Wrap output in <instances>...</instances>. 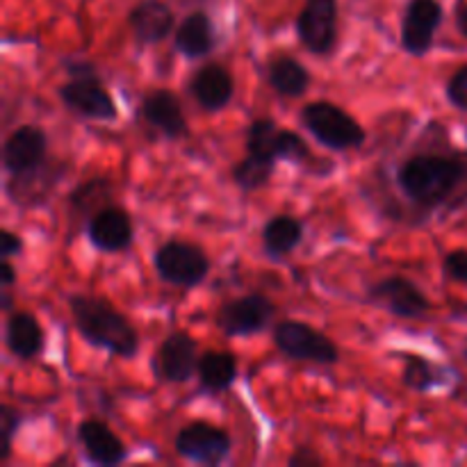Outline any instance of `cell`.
I'll return each instance as SVG.
<instances>
[{"instance_id": "obj_1", "label": "cell", "mask_w": 467, "mask_h": 467, "mask_svg": "<svg viewBox=\"0 0 467 467\" xmlns=\"http://www.w3.org/2000/svg\"><path fill=\"white\" fill-rule=\"evenodd\" d=\"M465 181L467 160L461 155L438 153V150L410 155L406 162H401L395 176L401 194L424 213L445 205L463 187Z\"/></svg>"}, {"instance_id": "obj_2", "label": "cell", "mask_w": 467, "mask_h": 467, "mask_svg": "<svg viewBox=\"0 0 467 467\" xmlns=\"http://www.w3.org/2000/svg\"><path fill=\"white\" fill-rule=\"evenodd\" d=\"M67 306L73 327L87 345L126 360L140 354V333L112 301L96 295H68Z\"/></svg>"}, {"instance_id": "obj_3", "label": "cell", "mask_w": 467, "mask_h": 467, "mask_svg": "<svg viewBox=\"0 0 467 467\" xmlns=\"http://www.w3.org/2000/svg\"><path fill=\"white\" fill-rule=\"evenodd\" d=\"M68 80L57 87V96L64 108L89 121H117L119 108L114 96L89 62H71L67 67Z\"/></svg>"}, {"instance_id": "obj_4", "label": "cell", "mask_w": 467, "mask_h": 467, "mask_svg": "<svg viewBox=\"0 0 467 467\" xmlns=\"http://www.w3.org/2000/svg\"><path fill=\"white\" fill-rule=\"evenodd\" d=\"M299 119L308 135L328 150H356L368 141V132L356 121L354 114L342 109L333 100L319 99L306 103Z\"/></svg>"}, {"instance_id": "obj_5", "label": "cell", "mask_w": 467, "mask_h": 467, "mask_svg": "<svg viewBox=\"0 0 467 467\" xmlns=\"http://www.w3.org/2000/svg\"><path fill=\"white\" fill-rule=\"evenodd\" d=\"M153 267L160 281L167 285L194 290V287L203 285L205 278L210 276L213 263L199 244L185 240H169L155 249Z\"/></svg>"}, {"instance_id": "obj_6", "label": "cell", "mask_w": 467, "mask_h": 467, "mask_svg": "<svg viewBox=\"0 0 467 467\" xmlns=\"http://www.w3.org/2000/svg\"><path fill=\"white\" fill-rule=\"evenodd\" d=\"M272 340L285 358L296 360V363H313L324 365V368L340 363V349L336 342L301 319L278 322L274 327Z\"/></svg>"}, {"instance_id": "obj_7", "label": "cell", "mask_w": 467, "mask_h": 467, "mask_svg": "<svg viewBox=\"0 0 467 467\" xmlns=\"http://www.w3.org/2000/svg\"><path fill=\"white\" fill-rule=\"evenodd\" d=\"M276 317V304L263 292L226 301L214 315V324L226 337H251L267 331Z\"/></svg>"}, {"instance_id": "obj_8", "label": "cell", "mask_w": 467, "mask_h": 467, "mask_svg": "<svg viewBox=\"0 0 467 467\" xmlns=\"http://www.w3.org/2000/svg\"><path fill=\"white\" fill-rule=\"evenodd\" d=\"M173 450L190 463L217 467L231 456L233 438L228 436L226 429L205 422V420H196L178 429L173 438Z\"/></svg>"}, {"instance_id": "obj_9", "label": "cell", "mask_w": 467, "mask_h": 467, "mask_svg": "<svg viewBox=\"0 0 467 467\" xmlns=\"http://www.w3.org/2000/svg\"><path fill=\"white\" fill-rule=\"evenodd\" d=\"M365 299L369 306L383 308L400 319H424L433 306L418 283L400 274L374 281L368 287Z\"/></svg>"}, {"instance_id": "obj_10", "label": "cell", "mask_w": 467, "mask_h": 467, "mask_svg": "<svg viewBox=\"0 0 467 467\" xmlns=\"http://www.w3.org/2000/svg\"><path fill=\"white\" fill-rule=\"evenodd\" d=\"M337 0H306L296 16V36L310 55H331L337 44Z\"/></svg>"}, {"instance_id": "obj_11", "label": "cell", "mask_w": 467, "mask_h": 467, "mask_svg": "<svg viewBox=\"0 0 467 467\" xmlns=\"http://www.w3.org/2000/svg\"><path fill=\"white\" fill-rule=\"evenodd\" d=\"M445 21L441 0H406L400 23V44L413 57H424L433 48Z\"/></svg>"}, {"instance_id": "obj_12", "label": "cell", "mask_w": 467, "mask_h": 467, "mask_svg": "<svg viewBox=\"0 0 467 467\" xmlns=\"http://www.w3.org/2000/svg\"><path fill=\"white\" fill-rule=\"evenodd\" d=\"M48 162V135L39 126H18L3 144V167L9 178H23L39 171Z\"/></svg>"}, {"instance_id": "obj_13", "label": "cell", "mask_w": 467, "mask_h": 467, "mask_svg": "<svg viewBox=\"0 0 467 467\" xmlns=\"http://www.w3.org/2000/svg\"><path fill=\"white\" fill-rule=\"evenodd\" d=\"M199 358V342L187 331H173L155 351L153 374L160 383H187L196 377Z\"/></svg>"}, {"instance_id": "obj_14", "label": "cell", "mask_w": 467, "mask_h": 467, "mask_svg": "<svg viewBox=\"0 0 467 467\" xmlns=\"http://www.w3.org/2000/svg\"><path fill=\"white\" fill-rule=\"evenodd\" d=\"M87 240L100 254H123L135 242V223L130 213L119 205H105L85 226Z\"/></svg>"}, {"instance_id": "obj_15", "label": "cell", "mask_w": 467, "mask_h": 467, "mask_svg": "<svg viewBox=\"0 0 467 467\" xmlns=\"http://www.w3.org/2000/svg\"><path fill=\"white\" fill-rule=\"evenodd\" d=\"M76 438L87 463L91 465L117 467L126 463L130 456L126 442L103 420H82L76 429Z\"/></svg>"}, {"instance_id": "obj_16", "label": "cell", "mask_w": 467, "mask_h": 467, "mask_svg": "<svg viewBox=\"0 0 467 467\" xmlns=\"http://www.w3.org/2000/svg\"><path fill=\"white\" fill-rule=\"evenodd\" d=\"M128 30L140 46L162 44L176 32V14L164 0H140L128 9Z\"/></svg>"}, {"instance_id": "obj_17", "label": "cell", "mask_w": 467, "mask_h": 467, "mask_svg": "<svg viewBox=\"0 0 467 467\" xmlns=\"http://www.w3.org/2000/svg\"><path fill=\"white\" fill-rule=\"evenodd\" d=\"M141 117L164 140L181 141L190 135L182 103L171 89H153L141 99Z\"/></svg>"}, {"instance_id": "obj_18", "label": "cell", "mask_w": 467, "mask_h": 467, "mask_svg": "<svg viewBox=\"0 0 467 467\" xmlns=\"http://www.w3.org/2000/svg\"><path fill=\"white\" fill-rule=\"evenodd\" d=\"M190 94L203 112H222L235 96V78L223 64L208 62L192 76Z\"/></svg>"}, {"instance_id": "obj_19", "label": "cell", "mask_w": 467, "mask_h": 467, "mask_svg": "<svg viewBox=\"0 0 467 467\" xmlns=\"http://www.w3.org/2000/svg\"><path fill=\"white\" fill-rule=\"evenodd\" d=\"M5 347L16 360H35L46 349V333L39 319L27 310H14L5 322Z\"/></svg>"}, {"instance_id": "obj_20", "label": "cell", "mask_w": 467, "mask_h": 467, "mask_svg": "<svg viewBox=\"0 0 467 467\" xmlns=\"http://www.w3.org/2000/svg\"><path fill=\"white\" fill-rule=\"evenodd\" d=\"M214 46H217L214 23L203 9L187 14L176 26V32H173V48L185 59L208 57Z\"/></svg>"}, {"instance_id": "obj_21", "label": "cell", "mask_w": 467, "mask_h": 467, "mask_svg": "<svg viewBox=\"0 0 467 467\" xmlns=\"http://www.w3.org/2000/svg\"><path fill=\"white\" fill-rule=\"evenodd\" d=\"M459 374L451 368L441 363H433L427 356L420 354H404V369H401V383L406 390L429 395L441 388L450 386Z\"/></svg>"}, {"instance_id": "obj_22", "label": "cell", "mask_w": 467, "mask_h": 467, "mask_svg": "<svg viewBox=\"0 0 467 467\" xmlns=\"http://www.w3.org/2000/svg\"><path fill=\"white\" fill-rule=\"evenodd\" d=\"M237 377H240V365H237V358L231 351L208 349L201 354L196 379H199V390L203 395H217V392L231 390L235 386Z\"/></svg>"}, {"instance_id": "obj_23", "label": "cell", "mask_w": 467, "mask_h": 467, "mask_svg": "<svg viewBox=\"0 0 467 467\" xmlns=\"http://www.w3.org/2000/svg\"><path fill=\"white\" fill-rule=\"evenodd\" d=\"M267 82L281 99H301L313 85V73L292 55H274L267 64Z\"/></svg>"}, {"instance_id": "obj_24", "label": "cell", "mask_w": 467, "mask_h": 467, "mask_svg": "<svg viewBox=\"0 0 467 467\" xmlns=\"http://www.w3.org/2000/svg\"><path fill=\"white\" fill-rule=\"evenodd\" d=\"M62 178L64 169L57 171V164L46 162L39 171L30 173V176L9 178L7 196L12 203L21 205V208H35V205L44 203V196H48L50 187L57 185Z\"/></svg>"}, {"instance_id": "obj_25", "label": "cell", "mask_w": 467, "mask_h": 467, "mask_svg": "<svg viewBox=\"0 0 467 467\" xmlns=\"http://www.w3.org/2000/svg\"><path fill=\"white\" fill-rule=\"evenodd\" d=\"M304 222L292 214H276L263 226V246L269 258H285L304 242Z\"/></svg>"}, {"instance_id": "obj_26", "label": "cell", "mask_w": 467, "mask_h": 467, "mask_svg": "<svg viewBox=\"0 0 467 467\" xmlns=\"http://www.w3.org/2000/svg\"><path fill=\"white\" fill-rule=\"evenodd\" d=\"M109 203H112V181H109L108 176L89 178V181L73 187V192L68 194V210H71V217H76L78 222H82L85 226L100 208H105V205Z\"/></svg>"}, {"instance_id": "obj_27", "label": "cell", "mask_w": 467, "mask_h": 467, "mask_svg": "<svg viewBox=\"0 0 467 467\" xmlns=\"http://www.w3.org/2000/svg\"><path fill=\"white\" fill-rule=\"evenodd\" d=\"M283 128L274 121L272 117H258L251 121L246 130V153L254 158L265 160V162L278 164V141H281Z\"/></svg>"}, {"instance_id": "obj_28", "label": "cell", "mask_w": 467, "mask_h": 467, "mask_svg": "<svg viewBox=\"0 0 467 467\" xmlns=\"http://www.w3.org/2000/svg\"><path fill=\"white\" fill-rule=\"evenodd\" d=\"M276 167L278 164L265 162V160L254 158V155L246 153L244 158L233 167L231 176H233V182H235L242 192L249 194V192H258L263 190V187H267L269 182H272Z\"/></svg>"}, {"instance_id": "obj_29", "label": "cell", "mask_w": 467, "mask_h": 467, "mask_svg": "<svg viewBox=\"0 0 467 467\" xmlns=\"http://www.w3.org/2000/svg\"><path fill=\"white\" fill-rule=\"evenodd\" d=\"M21 413L12 406L5 404L0 409V461L7 463L12 459V451H14V438H16L18 429H21Z\"/></svg>"}, {"instance_id": "obj_30", "label": "cell", "mask_w": 467, "mask_h": 467, "mask_svg": "<svg viewBox=\"0 0 467 467\" xmlns=\"http://www.w3.org/2000/svg\"><path fill=\"white\" fill-rule=\"evenodd\" d=\"M445 94L451 108L467 112V64H463V67L456 68V71L451 73V78L447 80Z\"/></svg>"}, {"instance_id": "obj_31", "label": "cell", "mask_w": 467, "mask_h": 467, "mask_svg": "<svg viewBox=\"0 0 467 467\" xmlns=\"http://www.w3.org/2000/svg\"><path fill=\"white\" fill-rule=\"evenodd\" d=\"M447 278L454 283H463L467 285V246L463 249H454L445 255V263H442Z\"/></svg>"}, {"instance_id": "obj_32", "label": "cell", "mask_w": 467, "mask_h": 467, "mask_svg": "<svg viewBox=\"0 0 467 467\" xmlns=\"http://www.w3.org/2000/svg\"><path fill=\"white\" fill-rule=\"evenodd\" d=\"M23 254V240L16 235L14 231H9V228H3V233H0V255L3 258H18V255Z\"/></svg>"}, {"instance_id": "obj_33", "label": "cell", "mask_w": 467, "mask_h": 467, "mask_svg": "<svg viewBox=\"0 0 467 467\" xmlns=\"http://www.w3.org/2000/svg\"><path fill=\"white\" fill-rule=\"evenodd\" d=\"M324 459L310 447H299V450L292 451V456L287 459L290 467H310V465H322Z\"/></svg>"}, {"instance_id": "obj_34", "label": "cell", "mask_w": 467, "mask_h": 467, "mask_svg": "<svg viewBox=\"0 0 467 467\" xmlns=\"http://www.w3.org/2000/svg\"><path fill=\"white\" fill-rule=\"evenodd\" d=\"M454 26L459 35L467 39V0H459L454 5Z\"/></svg>"}, {"instance_id": "obj_35", "label": "cell", "mask_w": 467, "mask_h": 467, "mask_svg": "<svg viewBox=\"0 0 467 467\" xmlns=\"http://www.w3.org/2000/svg\"><path fill=\"white\" fill-rule=\"evenodd\" d=\"M14 283H16V269L9 263V258H3V263H0V287L12 290Z\"/></svg>"}, {"instance_id": "obj_36", "label": "cell", "mask_w": 467, "mask_h": 467, "mask_svg": "<svg viewBox=\"0 0 467 467\" xmlns=\"http://www.w3.org/2000/svg\"><path fill=\"white\" fill-rule=\"evenodd\" d=\"M12 295H9V290L7 287H3V310L5 313H9V310H12Z\"/></svg>"}, {"instance_id": "obj_37", "label": "cell", "mask_w": 467, "mask_h": 467, "mask_svg": "<svg viewBox=\"0 0 467 467\" xmlns=\"http://www.w3.org/2000/svg\"><path fill=\"white\" fill-rule=\"evenodd\" d=\"M463 358H465V363H467V342H465V347H463Z\"/></svg>"}, {"instance_id": "obj_38", "label": "cell", "mask_w": 467, "mask_h": 467, "mask_svg": "<svg viewBox=\"0 0 467 467\" xmlns=\"http://www.w3.org/2000/svg\"><path fill=\"white\" fill-rule=\"evenodd\" d=\"M465 160H467V155H465Z\"/></svg>"}]
</instances>
